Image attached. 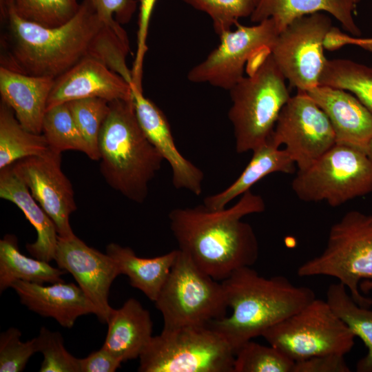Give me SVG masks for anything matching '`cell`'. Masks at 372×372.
<instances>
[{"label":"cell","mask_w":372,"mask_h":372,"mask_svg":"<svg viewBox=\"0 0 372 372\" xmlns=\"http://www.w3.org/2000/svg\"><path fill=\"white\" fill-rule=\"evenodd\" d=\"M265 209L263 198L249 190L229 208L212 210L203 204L174 208L168 214L169 227L178 249L200 270L221 282L257 261V237L242 218Z\"/></svg>","instance_id":"1"},{"label":"cell","mask_w":372,"mask_h":372,"mask_svg":"<svg viewBox=\"0 0 372 372\" xmlns=\"http://www.w3.org/2000/svg\"><path fill=\"white\" fill-rule=\"evenodd\" d=\"M1 66L54 79L89 56L104 24L90 0L65 23L47 27L21 18L12 0H0Z\"/></svg>","instance_id":"2"},{"label":"cell","mask_w":372,"mask_h":372,"mask_svg":"<svg viewBox=\"0 0 372 372\" xmlns=\"http://www.w3.org/2000/svg\"><path fill=\"white\" fill-rule=\"evenodd\" d=\"M221 283L232 312L208 324L227 340L234 353L316 298L309 287L296 286L282 276L265 278L251 267L236 270Z\"/></svg>","instance_id":"3"},{"label":"cell","mask_w":372,"mask_h":372,"mask_svg":"<svg viewBox=\"0 0 372 372\" xmlns=\"http://www.w3.org/2000/svg\"><path fill=\"white\" fill-rule=\"evenodd\" d=\"M109 105L99 139L100 171L112 188L142 203L164 159L141 129L133 98Z\"/></svg>","instance_id":"4"},{"label":"cell","mask_w":372,"mask_h":372,"mask_svg":"<svg viewBox=\"0 0 372 372\" xmlns=\"http://www.w3.org/2000/svg\"><path fill=\"white\" fill-rule=\"evenodd\" d=\"M247 72V76L229 90L231 105L227 115L238 154L252 152L268 141L291 97L270 51L251 60Z\"/></svg>","instance_id":"5"},{"label":"cell","mask_w":372,"mask_h":372,"mask_svg":"<svg viewBox=\"0 0 372 372\" xmlns=\"http://www.w3.org/2000/svg\"><path fill=\"white\" fill-rule=\"evenodd\" d=\"M297 273L334 277L357 304L371 307L372 299L360 293L358 284L362 279L372 282V215L347 212L331 227L324 251L302 264Z\"/></svg>","instance_id":"6"},{"label":"cell","mask_w":372,"mask_h":372,"mask_svg":"<svg viewBox=\"0 0 372 372\" xmlns=\"http://www.w3.org/2000/svg\"><path fill=\"white\" fill-rule=\"evenodd\" d=\"M235 353L209 324L164 329L139 356L140 372H234Z\"/></svg>","instance_id":"7"},{"label":"cell","mask_w":372,"mask_h":372,"mask_svg":"<svg viewBox=\"0 0 372 372\" xmlns=\"http://www.w3.org/2000/svg\"><path fill=\"white\" fill-rule=\"evenodd\" d=\"M154 303L164 329L207 325L225 317L228 308L221 282L200 270L179 249Z\"/></svg>","instance_id":"8"},{"label":"cell","mask_w":372,"mask_h":372,"mask_svg":"<svg viewBox=\"0 0 372 372\" xmlns=\"http://www.w3.org/2000/svg\"><path fill=\"white\" fill-rule=\"evenodd\" d=\"M291 188L301 200L340 206L372 192V161L364 151L335 144L309 167L298 170Z\"/></svg>","instance_id":"9"},{"label":"cell","mask_w":372,"mask_h":372,"mask_svg":"<svg viewBox=\"0 0 372 372\" xmlns=\"http://www.w3.org/2000/svg\"><path fill=\"white\" fill-rule=\"evenodd\" d=\"M261 336L294 362L325 354L344 355L355 337L328 302L316 298Z\"/></svg>","instance_id":"10"},{"label":"cell","mask_w":372,"mask_h":372,"mask_svg":"<svg viewBox=\"0 0 372 372\" xmlns=\"http://www.w3.org/2000/svg\"><path fill=\"white\" fill-rule=\"evenodd\" d=\"M333 26L323 12L293 20L278 35L270 53L290 85L306 92L319 85L327 59L323 48Z\"/></svg>","instance_id":"11"},{"label":"cell","mask_w":372,"mask_h":372,"mask_svg":"<svg viewBox=\"0 0 372 372\" xmlns=\"http://www.w3.org/2000/svg\"><path fill=\"white\" fill-rule=\"evenodd\" d=\"M236 25V30L219 36V45L189 71V81L229 91L245 76L246 63L270 51L280 33L272 19L250 26L238 23Z\"/></svg>","instance_id":"12"},{"label":"cell","mask_w":372,"mask_h":372,"mask_svg":"<svg viewBox=\"0 0 372 372\" xmlns=\"http://www.w3.org/2000/svg\"><path fill=\"white\" fill-rule=\"evenodd\" d=\"M269 140L276 147L284 145L298 170L309 167L336 144L327 114L300 90L283 106Z\"/></svg>","instance_id":"13"},{"label":"cell","mask_w":372,"mask_h":372,"mask_svg":"<svg viewBox=\"0 0 372 372\" xmlns=\"http://www.w3.org/2000/svg\"><path fill=\"white\" fill-rule=\"evenodd\" d=\"M61 154L47 153L22 158L11 165L55 225L58 236L74 234L70 216L76 209L72 185L61 168Z\"/></svg>","instance_id":"14"},{"label":"cell","mask_w":372,"mask_h":372,"mask_svg":"<svg viewBox=\"0 0 372 372\" xmlns=\"http://www.w3.org/2000/svg\"><path fill=\"white\" fill-rule=\"evenodd\" d=\"M54 260L71 273L96 309V316L107 323L113 308L108 298L110 287L119 274L113 259L106 253L88 246L75 234L58 236Z\"/></svg>","instance_id":"15"},{"label":"cell","mask_w":372,"mask_h":372,"mask_svg":"<svg viewBox=\"0 0 372 372\" xmlns=\"http://www.w3.org/2000/svg\"><path fill=\"white\" fill-rule=\"evenodd\" d=\"M133 101L139 125L146 137L170 165L172 184L199 196L204 173L178 151L169 123L161 110L143 95V90L132 85Z\"/></svg>","instance_id":"16"},{"label":"cell","mask_w":372,"mask_h":372,"mask_svg":"<svg viewBox=\"0 0 372 372\" xmlns=\"http://www.w3.org/2000/svg\"><path fill=\"white\" fill-rule=\"evenodd\" d=\"M87 98H100L109 102L132 99V85L99 61L87 56L55 79L47 109Z\"/></svg>","instance_id":"17"},{"label":"cell","mask_w":372,"mask_h":372,"mask_svg":"<svg viewBox=\"0 0 372 372\" xmlns=\"http://www.w3.org/2000/svg\"><path fill=\"white\" fill-rule=\"evenodd\" d=\"M305 92L328 116L336 144L366 152L372 139V114L354 95L342 89L320 85Z\"/></svg>","instance_id":"18"},{"label":"cell","mask_w":372,"mask_h":372,"mask_svg":"<svg viewBox=\"0 0 372 372\" xmlns=\"http://www.w3.org/2000/svg\"><path fill=\"white\" fill-rule=\"evenodd\" d=\"M11 287L20 302L30 310L54 318L66 328L74 326L83 315H96V309L79 286L65 282L43 285L23 280L14 281Z\"/></svg>","instance_id":"19"},{"label":"cell","mask_w":372,"mask_h":372,"mask_svg":"<svg viewBox=\"0 0 372 372\" xmlns=\"http://www.w3.org/2000/svg\"><path fill=\"white\" fill-rule=\"evenodd\" d=\"M54 80L0 66L1 100L12 109L19 122L29 132L42 133L48 100Z\"/></svg>","instance_id":"20"},{"label":"cell","mask_w":372,"mask_h":372,"mask_svg":"<svg viewBox=\"0 0 372 372\" xmlns=\"http://www.w3.org/2000/svg\"><path fill=\"white\" fill-rule=\"evenodd\" d=\"M107 324L102 347L122 362L139 358L152 338L149 312L132 298L121 308L112 309Z\"/></svg>","instance_id":"21"},{"label":"cell","mask_w":372,"mask_h":372,"mask_svg":"<svg viewBox=\"0 0 372 372\" xmlns=\"http://www.w3.org/2000/svg\"><path fill=\"white\" fill-rule=\"evenodd\" d=\"M0 197L16 205L34 227L37 239L26 245L28 252L35 258L48 262L54 260L58 242L55 225L11 165L0 170Z\"/></svg>","instance_id":"22"},{"label":"cell","mask_w":372,"mask_h":372,"mask_svg":"<svg viewBox=\"0 0 372 372\" xmlns=\"http://www.w3.org/2000/svg\"><path fill=\"white\" fill-rule=\"evenodd\" d=\"M361 0H256L250 20L259 23L272 19L279 32L295 19L323 12L333 16L342 28L354 36L361 31L353 19V12Z\"/></svg>","instance_id":"23"},{"label":"cell","mask_w":372,"mask_h":372,"mask_svg":"<svg viewBox=\"0 0 372 372\" xmlns=\"http://www.w3.org/2000/svg\"><path fill=\"white\" fill-rule=\"evenodd\" d=\"M252 152L249 162L230 185L204 198L206 207L212 210L225 208L229 203L250 190L265 176L275 172L293 174L296 170V165L285 149L275 146L270 140Z\"/></svg>","instance_id":"24"},{"label":"cell","mask_w":372,"mask_h":372,"mask_svg":"<svg viewBox=\"0 0 372 372\" xmlns=\"http://www.w3.org/2000/svg\"><path fill=\"white\" fill-rule=\"evenodd\" d=\"M106 253L113 259L119 274L127 276L130 285L155 301L165 282L178 249L154 258H141L128 247L110 243Z\"/></svg>","instance_id":"25"},{"label":"cell","mask_w":372,"mask_h":372,"mask_svg":"<svg viewBox=\"0 0 372 372\" xmlns=\"http://www.w3.org/2000/svg\"><path fill=\"white\" fill-rule=\"evenodd\" d=\"M67 271L51 266L48 262L23 255L19 249L17 238L11 234L0 240V291L17 280L50 284L65 282L61 276Z\"/></svg>","instance_id":"26"},{"label":"cell","mask_w":372,"mask_h":372,"mask_svg":"<svg viewBox=\"0 0 372 372\" xmlns=\"http://www.w3.org/2000/svg\"><path fill=\"white\" fill-rule=\"evenodd\" d=\"M45 136L25 130L12 109L0 103V170L24 158L39 156L50 150Z\"/></svg>","instance_id":"27"},{"label":"cell","mask_w":372,"mask_h":372,"mask_svg":"<svg viewBox=\"0 0 372 372\" xmlns=\"http://www.w3.org/2000/svg\"><path fill=\"white\" fill-rule=\"evenodd\" d=\"M347 291L340 282L331 284L327 291L326 301L367 349L366 354L356 364V371L372 372V309L360 306Z\"/></svg>","instance_id":"28"},{"label":"cell","mask_w":372,"mask_h":372,"mask_svg":"<svg viewBox=\"0 0 372 372\" xmlns=\"http://www.w3.org/2000/svg\"><path fill=\"white\" fill-rule=\"evenodd\" d=\"M319 85L353 93L372 114V68L350 59H327Z\"/></svg>","instance_id":"29"},{"label":"cell","mask_w":372,"mask_h":372,"mask_svg":"<svg viewBox=\"0 0 372 372\" xmlns=\"http://www.w3.org/2000/svg\"><path fill=\"white\" fill-rule=\"evenodd\" d=\"M42 134L52 151L61 154L66 150H75L91 157L89 146L67 103L47 109L43 121Z\"/></svg>","instance_id":"30"},{"label":"cell","mask_w":372,"mask_h":372,"mask_svg":"<svg viewBox=\"0 0 372 372\" xmlns=\"http://www.w3.org/2000/svg\"><path fill=\"white\" fill-rule=\"evenodd\" d=\"M294 363L271 345L251 340L236 351L234 372H293Z\"/></svg>","instance_id":"31"},{"label":"cell","mask_w":372,"mask_h":372,"mask_svg":"<svg viewBox=\"0 0 372 372\" xmlns=\"http://www.w3.org/2000/svg\"><path fill=\"white\" fill-rule=\"evenodd\" d=\"M76 123L91 152L90 159L100 160L99 139L109 111V101L100 98H87L67 102Z\"/></svg>","instance_id":"32"},{"label":"cell","mask_w":372,"mask_h":372,"mask_svg":"<svg viewBox=\"0 0 372 372\" xmlns=\"http://www.w3.org/2000/svg\"><path fill=\"white\" fill-rule=\"evenodd\" d=\"M23 19L47 27L61 25L77 12V0H12Z\"/></svg>","instance_id":"33"},{"label":"cell","mask_w":372,"mask_h":372,"mask_svg":"<svg viewBox=\"0 0 372 372\" xmlns=\"http://www.w3.org/2000/svg\"><path fill=\"white\" fill-rule=\"evenodd\" d=\"M193 8L209 15L214 32L219 37L231 30L240 18L251 15L256 0H181Z\"/></svg>","instance_id":"34"},{"label":"cell","mask_w":372,"mask_h":372,"mask_svg":"<svg viewBox=\"0 0 372 372\" xmlns=\"http://www.w3.org/2000/svg\"><path fill=\"white\" fill-rule=\"evenodd\" d=\"M36 340L38 352L43 355L40 372H80L79 358L66 350L59 332L43 327Z\"/></svg>","instance_id":"35"},{"label":"cell","mask_w":372,"mask_h":372,"mask_svg":"<svg viewBox=\"0 0 372 372\" xmlns=\"http://www.w3.org/2000/svg\"><path fill=\"white\" fill-rule=\"evenodd\" d=\"M21 331L10 327L0 335V371L21 372L30 357L38 352L36 337L22 342Z\"/></svg>","instance_id":"36"},{"label":"cell","mask_w":372,"mask_h":372,"mask_svg":"<svg viewBox=\"0 0 372 372\" xmlns=\"http://www.w3.org/2000/svg\"><path fill=\"white\" fill-rule=\"evenodd\" d=\"M104 25L123 40L129 41L121 24L128 23L137 8L136 0H90Z\"/></svg>","instance_id":"37"},{"label":"cell","mask_w":372,"mask_h":372,"mask_svg":"<svg viewBox=\"0 0 372 372\" xmlns=\"http://www.w3.org/2000/svg\"><path fill=\"white\" fill-rule=\"evenodd\" d=\"M157 0H139L137 50L132 70V83L142 87L143 65L147 50V38L149 21Z\"/></svg>","instance_id":"38"},{"label":"cell","mask_w":372,"mask_h":372,"mask_svg":"<svg viewBox=\"0 0 372 372\" xmlns=\"http://www.w3.org/2000/svg\"><path fill=\"white\" fill-rule=\"evenodd\" d=\"M344 355L325 354L296 361L293 372H350Z\"/></svg>","instance_id":"39"},{"label":"cell","mask_w":372,"mask_h":372,"mask_svg":"<svg viewBox=\"0 0 372 372\" xmlns=\"http://www.w3.org/2000/svg\"><path fill=\"white\" fill-rule=\"evenodd\" d=\"M122 362L101 347L87 357L79 358L80 372H114Z\"/></svg>","instance_id":"40"},{"label":"cell","mask_w":372,"mask_h":372,"mask_svg":"<svg viewBox=\"0 0 372 372\" xmlns=\"http://www.w3.org/2000/svg\"><path fill=\"white\" fill-rule=\"evenodd\" d=\"M366 154L372 161V139L371 140L366 149Z\"/></svg>","instance_id":"41"}]
</instances>
